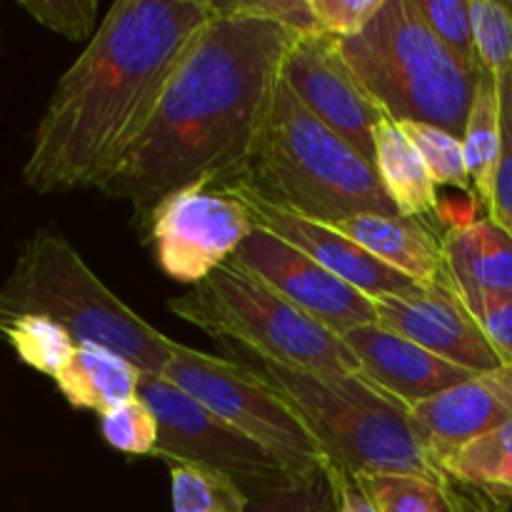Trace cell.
<instances>
[{
    "label": "cell",
    "mask_w": 512,
    "mask_h": 512,
    "mask_svg": "<svg viewBox=\"0 0 512 512\" xmlns=\"http://www.w3.org/2000/svg\"><path fill=\"white\" fill-rule=\"evenodd\" d=\"M470 20L480 65L498 75L512 63V3L470 0Z\"/></svg>",
    "instance_id": "cell-28"
},
{
    "label": "cell",
    "mask_w": 512,
    "mask_h": 512,
    "mask_svg": "<svg viewBox=\"0 0 512 512\" xmlns=\"http://www.w3.org/2000/svg\"><path fill=\"white\" fill-rule=\"evenodd\" d=\"M335 512H343V510H335Z\"/></svg>",
    "instance_id": "cell-36"
},
{
    "label": "cell",
    "mask_w": 512,
    "mask_h": 512,
    "mask_svg": "<svg viewBox=\"0 0 512 512\" xmlns=\"http://www.w3.org/2000/svg\"><path fill=\"white\" fill-rule=\"evenodd\" d=\"M498 95H500V128H503V148H500L498 175H495V195L493 205L488 210V218L503 225L512 235V63L500 70L498 75Z\"/></svg>",
    "instance_id": "cell-31"
},
{
    "label": "cell",
    "mask_w": 512,
    "mask_h": 512,
    "mask_svg": "<svg viewBox=\"0 0 512 512\" xmlns=\"http://www.w3.org/2000/svg\"><path fill=\"white\" fill-rule=\"evenodd\" d=\"M345 63L385 118L428 123L463 138L483 75H475L430 33L415 0H385L355 38H338Z\"/></svg>",
    "instance_id": "cell-6"
},
{
    "label": "cell",
    "mask_w": 512,
    "mask_h": 512,
    "mask_svg": "<svg viewBox=\"0 0 512 512\" xmlns=\"http://www.w3.org/2000/svg\"><path fill=\"white\" fill-rule=\"evenodd\" d=\"M378 512H510V500L470 488L460 480H428L418 475H360Z\"/></svg>",
    "instance_id": "cell-19"
},
{
    "label": "cell",
    "mask_w": 512,
    "mask_h": 512,
    "mask_svg": "<svg viewBox=\"0 0 512 512\" xmlns=\"http://www.w3.org/2000/svg\"><path fill=\"white\" fill-rule=\"evenodd\" d=\"M333 228L348 235L380 263L415 280L420 288H430L448 278L443 238L435 235L423 218L365 213L340 220Z\"/></svg>",
    "instance_id": "cell-17"
},
{
    "label": "cell",
    "mask_w": 512,
    "mask_h": 512,
    "mask_svg": "<svg viewBox=\"0 0 512 512\" xmlns=\"http://www.w3.org/2000/svg\"><path fill=\"white\" fill-rule=\"evenodd\" d=\"M40 315L63 325L75 345H98L143 375H163L178 343L140 318L53 228L25 240L13 273L0 288V318Z\"/></svg>",
    "instance_id": "cell-4"
},
{
    "label": "cell",
    "mask_w": 512,
    "mask_h": 512,
    "mask_svg": "<svg viewBox=\"0 0 512 512\" xmlns=\"http://www.w3.org/2000/svg\"><path fill=\"white\" fill-rule=\"evenodd\" d=\"M213 188H240L318 223L353 215H400L373 163L320 123L280 75L248 163Z\"/></svg>",
    "instance_id": "cell-3"
},
{
    "label": "cell",
    "mask_w": 512,
    "mask_h": 512,
    "mask_svg": "<svg viewBox=\"0 0 512 512\" xmlns=\"http://www.w3.org/2000/svg\"><path fill=\"white\" fill-rule=\"evenodd\" d=\"M173 512H248L250 498L225 475L193 465H168Z\"/></svg>",
    "instance_id": "cell-25"
},
{
    "label": "cell",
    "mask_w": 512,
    "mask_h": 512,
    "mask_svg": "<svg viewBox=\"0 0 512 512\" xmlns=\"http://www.w3.org/2000/svg\"><path fill=\"white\" fill-rule=\"evenodd\" d=\"M215 5H218L220 13L270 20V23L280 25V28L300 35V38L323 33L310 0H228V3Z\"/></svg>",
    "instance_id": "cell-32"
},
{
    "label": "cell",
    "mask_w": 512,
    "mask_h": 512,
    "mask_svg": "<svg viewBox=\"0 0 512 512\" xmlns=\"http://www.w3.org/2000/svg\"><path fill=\"white\" fill-rule=\"evenodd\" d=\"M375 170L400 215L425 218L438 210V185L403 128L390 118L383 120L375 135Z\"/></svg>",
    "instance_id": "cell-21"
},
{
    "label": "cell",
    "mask_w": 512,
    "mask_h": 512,
    "mask_svg": "<svg viewBox=\"0 0 512 512\" xmlns=\"http://www.w3.org/2000/svg\"><path fill=\"white\" fill-rule=\"evenodd\" d=\"M100 433L105 443L120 453L153 455L158 443V420L145 400L133 398L120 408L100 415Z\"/></svg>",
    "instance_id": "cell-29"
},
{
    "label": "cell",
    "mask_w": 512,
    "mask_h": 512,
    "mask_svg": "<svg viewBox=\"0 0 512 512\" xmlns=\"http://www.w3.org/2000/svg\"><path fill=\"white\" fill-rule=\"evenodd\" d=\"M503 365H512V293L483 295L465 303Z\"/></svg>",
    "instance_id": "cell-35"
},
{
    "label": "cell",
    "mask_w": 512,
    "mask_h": 512,
    "mask_svg": "<svg viewBox=\"0 0 512 512\" xmlns=\"http://www.w3.org/2000/svg\"><path fill=\"white\" fill-rule=\"evenodd\" d=\"M168 310L213 338L253 350L260 363L310 373H360L358 360L338 333L230 260L203 283L170 298Z\"/></svg>",
    "instance_id": "cell-7"
},
{
    "label": "cell",
    "mask_w": 512,
    "mask_h": 512,
    "mask_svg": "<svg viewBox=\"0 0 512 512\" xmlns=\"http://www.w3.org/2000/svg\"><path fill=\"white\" fill-rule=\"evenodd\" d=\"M230 263L253 273L333 333L345 335L360 325L378 323L375 300L260 225L235 250Z\"/></svg>",
    "instance_id": "cell-12"
},
{
    "label": "cell",
    "mask_w": 512,
    "mask_h": 512,
    "mask_svg": "<svg viewBox=\"0 0 512 512\" xmlns=\"http://www.w3.org/2000/svg\"><path fill=\"white\" fill-rule=\"evenodd\" d=\"M443 248L448 275L465 303L512 293V235L493 218L448 228Z\"/></svg>",
    "instance_id": "cell-18"
},
{
    "label": "cell",
    "mask_w": 512,
    "mask_h": 512,
    "mask_svg": "<svg viewBox=\"0 0 512 512\" xmlns=\"http://www.w3.org/2000/svg\"><path fill=\"white\" fill-rule=\"evenodd\" d=\"M0 335L8 340L20 363L50 378L70 363L78 348L63 325L40 315H5L0 318Z\"/></svg>",
    "instance_id": "cell-24"
},
{
    "label": "cell",
    "mask_w": 512,
    "mask_h": 512,
    "mask_svg": "<svg viewBox=\"0 0 512 512\" xmlns=\"http://www.w3.org/2000/svg\"><path fill=\"white\" fill-rule=\"evenodd\" d=\"M415 433L440 465L460 445L512 420V365L473 375L410 408Z\"/></svg>",
    "instance_id": "cell-15"
},
{
    "label": "cell",
    "mask_w": 512,
    "mask_h": 512,
    "mask_svg": "<svg viewBox=\"0 0 512 512\" xmlns=\"http://www.w3.org/2000/svg\"><path fill=\"white\" fill-rule=\"evenodd\" d=\"M223 190H230V193H235L248 205L255 225L270 230L280 240L298 248L300 253H305L315 263L323 265L328 273L338 275L340 280H345V283L358 288L363 295H368L370 300H380L385 295H400L418 288L415 280L405 278L403 273L380 263L378 258H373L368 250L360 248L358 243H353L348 235H343L333 225L290 213V210L268 203V200L258 198V195L248 193V190Z\"/></svg>",
    "instance_id": "cell-14"
},
{
    "label": "cell",
    "mask_w": 512,
    "mask_h": 512,
    "mask_svg": "<svg viewBox=\"0 0 512 512\" xmlns=\"http://www.w3.org/2000/svg\"><path fill=\"white\" fill-rule=\"evenodd\" d=\"M213 0H118L60 75L33 135L23 180L35 193L103 188L148 128L170 75Z\"/></svg>",
    "instance_id": "cell-2"
},
{
    "label": "cell",
    "mask_w": 512,
    "mask_h": 512,
    "mask_svg": "<svg viewBox=\"0 0 512 512\" xmlns=\"http://www.w3.org/2000/svg\"><path fill=\"white\" fill-rule=\"evenodd\" d=\"M255 230L248 205L223 188H188L165 198L145 223V240L170 280L198 285L228 263Z\"/></svg>",
    "instance_id": "cell-10"
},
{
    "label": "cell",
    "mask_w": 512,
    "mask_h": 512,
    "mask_svg": "<svg viewBox=\"0 0 512 512\" xmlns=\"http://www.w3.org/2000/svg\"><path fill=\"white\" fill-rule=\"evenodd\" d=\"M20 8L45 28L55 30L73 43L95 35L98 3L95 0H20Z\"/></svg>",
    "instance_id": "cell-30"
},
{
    "label": "cell",
    "mask_w": 512,
    "mask_h": 512,
    "mask_svg": "<svg viewBox=\"0 0 512 512\" xmlns=\"http://www.w3.org/2000/svg\"><path fill=\"white\" fill-rule=\"evenodd\" d=\"M375 310L383 328L413 340L458 368L488 373L503 365L450 275L430 288L418 285L408 293L385 295L375 300Z\"/></svg>",
    "instance_id": "cell-13"
},
{
    "label": "cell",
    "mask_w": 512,
    "mask_h": 512,
    "mask_svg": "<svg viewBox=\"0 0 512 512\" xmlns=\"http://www.w3.org/2000/svg\"><path fill=\"white\" fill-rule=\"evenodd\" d=\"M500 148H503V128H500L498 78L493 73H485L475 90L463 133L465 165L473 183V195L485 210L493 205Z\"/></svg>",
    "instance_id": "cell-22"
},
{
    "label": "cell",
    "mask_w": 512,
    "mask_h": 512,
    "mask_svg": "<svg viewBox=\"0 0 512 512\" xmlns=\"http://www.w3.org/2000/svg\"><path fill=\"white\" fill-rule=\"evenodd\" d=\"M248 512H335V495L330 480L318 475L280 493L253 498L248 503Z\"/></svg>",
    "instance_id": "cell-33"
},
{
    "label": "cell",
    "mask_w": 512,
    "mask_h": 512,
    "mask_svg": "<svg viewBox=\"0 0 512 512\" xmlns=\"http://www.w3.org/2000/svg\"><path fill=\"white\" fill-rule=\"evenodd\" d=\"M450 478L512 503V420L440 460Z\"/></svg>",
    "instance_id": "cell-23"
},
{
    "label": "cell",
    "mask_w": 512,
    "mask_h": 512,
    "mask_svg": "<svg viewBox=\"0 0 512 512\" xmlns=\"http://www.w3.org/2000/svg\"><path fill=\"white\" fill-rule=\"evenodd\" d=\"M415 8L423 15L430 33L448 48L458 63H463L475 75L485 73L475 48L470 0H415Z\"/></svg>",
    "instance_id": "cell-27"
},
{
    "label": "cell",
    "mask_w": 512,
    "mask_h": 512,
    "mask_svg": "<svg viewBox=\"0 0 512 512\" xmlns=\"http://www.w3.org/2000/svg\"><path fill=\"white\" fill-rule=\"evenodd\" d=\"M260 373L300 410L330 458V468L360 475L448 480L415 433L410 405L363 373H310L260 363Z\"/></svg>",
    "instance_id": "cell-5"
},
{
    "label": "cell",
    "mask_w": 512,
    "mask_h": 512,
    "mask_svg": "<svg viewBox=\"0 0 512 512\" xmlns=\"http://www.w3.org/2000/svg\"><path fill=\"white\" fill-rule=\"evenodd\" d=\"M340 338L358 360L360 373L410 408L478 375L438 358L380 323L360 325Z\"/></svg>",
    "instance_id": "cell-16"
},
{
    "label": "cell",
    "mask_w": 512,
    "mask_h": 512,
    "mask_svg": "<svg viewBox=\"0 0 512 512\" xmlns=\"http://www.w3.org/2000/svg\"><path fill=\"white\" fill-rule=\"evenodd\" d=\"M283 80L300 103L375 165V135L385 113L360 85L328 33L303 35L283 60Z\"/></svg>",
    "instance_id": "cell-11"
},
{
    "label": "cell",
    "mask_w": 512,
    "mask_h": 512,
    "mask_svg": "<svg viewBox=\"0 0 512 512\" xmlns=\"http://www.w3.org/2000/svg\"><path fill=\"white\" fill-rule=\"evenodd\" d=\"M175 388L253 440L293 473L298 483L330 470V458L300 410L248 365L180 345L163 375Z\"/></svg>",
    "instance_id": "cell-8"
},
{
    "label": "cell",
    "mask_w": 512,
    "mask_h": 512,
    "mask_svg": "<svg viewBox=\"0 0 512 512\" xmlns=\"http://www.w3.org/2000/svg\"><path fill=\"white\" fill-rule=\"evenodd\" d=\"M138 398L148 403L158 420L153 458L165 465L213 470L233 480L250 500L298 485L273 455L160 375H143Z\"/></svg>",
    "instance_id": "cell-9"
},
{
    "label": "cell",
    "mask_w": 512,
    "mask_h": 512,
    "mask_svg": "<svg viewBox=\"0 0 512 512\" xmlns=\"http://www.w3.org/2000/svg\"><path fill=\"white\" fill-rule=\"evenodd\" d=\"M298 38L270 20L218 10L170 75L145 133L100 193L128 200L143 230L170 195L235 178L253 153L283 60Z\"/></svg>",
    "instance_id": "cell-1"
},
{
    "label": "cell",
    "mask_w": 512,
    "mask_h": 512,
    "mask_svg": "<svg viewBox=\"0 0 512 512\" xmlns=\"http://www.w3.org/2000/svg\"><path fill=\"white\" fill-rule=\"evenodd\" d=\"M403 133L408 135L410 143L423 158L430 178L435 185H448V188H460L473 195V183H470L468 165H465L463 138L448 133L443 128H435L428 123H398ZM475 198V195H473Z\"/></svg>",
    "instance_id": "cell-26"
},
{
    "label": "cell",
    "mask_w": 512,
    "mask_h": 512,
    "mask_svg": "<svg viewBox=\"0 0 512 512\" xmlns=\"http://www.w3.org/2000/svg\"><path fill=\"white\" fill-rule=\"evenodd\" d=\"M320 30L333 38H355L380 13L385 0H310Z\"/></svg>",
    "instance_id": "cell-34"
},
{
    "label": "cell",
    "mask_w": 512,
    "mask_h": 512,
    "mask_svg": "<svg viewBox=\"0 0 512 512\" xmlns=\"http://www.w3.org/2000/svg\"><path fill=\"white\" fill-rule=\"evenodd\" d=\"M53 380L70 408L105 415L138 398L143 373L113 350L78 345L70 363Z\"/></svg>",
    "instance_id": "cell-20"
}]
</instances>
